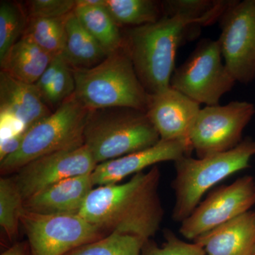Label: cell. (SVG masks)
<instances>
[{"mask_svg":"<svg viewBox=\"0 0 255 255\" xmlns=\"http://www.w3.org/2000/svg\"><path fill=\"white\" fill-rule=\"evenodd\" d=\"M160 177L155 165L123 184L94 188L78 214L110 234L119 233L150 240L163 221Z\"/></svg>","mask_w":255,"mask_h":255,"instance_id":"1","label":"cell"},{"mask_svg":"<svg viewBox=\"0 0 255 255\" xmlns=\"http://www.w3.org/2000/svg\"><path fill=\"white\" fill-rule=\"evenodd\" d=\"M204 26L200 20L164 16L157 22L130 27L125 31L124 46L149 95L170 87L178 48L187 40L196 38Z\"/></svg>","mask_w":255,"mask_h":255,"instance_id":"2","label":"cell"},{"mask_svg":"<svg viewBox=\"0 0 255 255\" xmlns=\"http://www.w3.org/2000/svg\"><path fill=\"white\" fill-rule=\"evenodd\" d=\"M71 70L74 95L87 110L130 108L146 112L150 95L139 80L124 44L95 67Z\"/></svg>","mask_w":255,"mask_h":255,"instance_id":"3","label":"cell"},{"mask_svg":"<svg viewBox=\"0 0 255 255\" xmlns=\"http://www.w3.org/2000/svg\"><path fill=\"white\" fill-rule=\"evenodd\" d=\"M255 155V139L247 137L231 150L194 158L184 155L174 162L176 175L172 187L175 204L172 218L182 223L200 204L204 194L214 186L236 172L251 167Z\"/></svg>","mask_w":255,"mask_h":255,"instance_id":"4","label":"cell"},{"mask_svg":"<svg viewBox=\"0 0 255 255\" xmlns=\"http://www.w3.org/2000/svg\"><path fill=\"white\" fill-rule=\"evenodd\" d=\"M160 140L146 112L130 108L90 111L84 144L97 164L145 150Z\"/></svg>","mask_w":255,"mask_h":255,"instance_id":"5","label":"cell"},{"mask_svg":"<svg viewBox=\"0 0 255 255\" xmlns=\"http://www.w3.org/2000/svg\"><path fill=\"white\" fill-rule=\"evenodd\" d=\"M90 110L75 95L59 105L55 112L26 128L21 147L0 161L2 175L16 172L42 156L84 144V130Z\"/></svg>","mask_w":255,"mask_h":255,"instance_id":"6","label":"cell"},{"mask_svg":"<svg viewBox=\"0 0 255 255\" xmlns=\"http://www.w3.org/2000/svg\"><path fill=\"white\" fill-rule=\"evenodd\" d=\"M219 41L204 38L180 66L175 68L170 86L199 105H219L236 82L223 61Z\"/></svg>","mask_w":255,"mask_h":255,"instance_id":"7","label":"cell"},{"mask_svg":"<svg viewBox=\"0 0 255 255\" xmlns=\"http://www.w3.org/2000/svg\"><path fill=\"white\" fill-rule=\"evenodd\" d=\"M20 224L32 255H65L110 234L79 214H40L23 209Z\"/></svg>","mask_w":255,"mask_h":255,"instance_id":"8","label":"cell"},{"mask_svg":"<svg viewBox=\"0 0 255 255\" xmlns=\"http://www.w3.org/2000/svg\"><path fill=\"white\" fill-rule=\"evenodd\" d=\"M255 114L254 104L239 101L201 109L189 135L198 158L226 152L239 145L243 131Z\"/></svg>","mask_w":255,"mask_h":255,"instance_id":"9","label":"cell"},{"mask_svg":"<svg viewBox=\"0 0 255 255\" xmlns=\"http://www.w3.org/2000/svg\"><path fill=\"white\" fill-rule=\"evenodd\" d=\"M218 41L225 65L236 82L255 80V3L231 1L220 18Z\"/></svg>","mask_w":255,"mask_h":255,"instance_id":"10","label":"cell"},{"mask_svg":"<svg viewBox=\"0 0 255 255\" xmlns=\"http://www.w3.org/2000/svg\"><path fill=\"white\" fill-rule=\"evenodd\" d=\"M255 206V179L246 175L222 186L201 201L192 214L181 223L179 232L189 241L219 227Z\"/></svg>","mask_w":255,"mask_h":255,"instance_id":"11","label":"cell"},{"mask_svg":"<svg viewBox=\"0 0 255 255\" xmlns=\"http://www.w3.org/2000/svg\"><path fill=\"white\" fill-rule=\"evenodd\" d=\"M97 165L88 147L82 144L38 157L13 177L25 200L65 179L92 174Z\"/></svg>","mask_w":255,"mask_h":255,"instance_id":"12","label":"cell"},{"mask_svg":"<svg viewBox=\"0 0 255 255\" xmlns=\"http://www.w3.org/2000/svg\"><path fill=\"white\" fill-rule=\"evenodd\" d=\"M200 105L170 86L150 95L146 114L160 140H179L191 147L189 135Z\"/></svg>","mask_w":255,"mask_h":255,"instance_id":"13","label":"cell"},{"mask_svg":"<svg viewBox=\"0 0 255 255\" xmlns=\"http://www.w3.org/2000/svg\"><path fill=\"white\" fill-rule=\"evenodd\" d=\"M192 148L179 140H160L155 145L119 158L98 164L92 173L94 185L118 184L128 176L143 172L159 162H176L183 156L189 155Z\"/></svg>","mask_w":255,"mask_h":255,"instance_id":"14","label":"cell"},{"mask_svg":"<svg viewBox=\"0 0 255 255\" xmlns=\"http://www.w3.org/2000/svg\"><path fill=\"white\" fill-rule=\"evenodd\" d=\"M94 187L92 174L69 178L23 200V209L40 214H78Z\"/></svg>","mask_w":255,"mask_h":255,"instance_id":"15","label":"cell"},{"mask_svg":"<svg viewBox=\"0 0 255 255\" xmlns=\"http://www.w3.org/2000/svg\"><path fill=\"white\" fill-rule=\"evenodd\" d=\"M0 109L24 126H33L52 114L36 85L16 80L1 70L0 72Z\"/></svg>","mask_w":255,"mask_h":255,"instance_id":"16","label":"cell"},{"mask_svg":"<svg viewBox=\"0 0 255 255\" xmlns=\"http://www.w3.org/2000/svg\"><path fill=\"white\" fill-rule=\"evenodd\" d=\"M206 255H252L255 246V211H249L193 241Z\"/></svg>","mask_w":255,"mask_h":255,"instance_id":"17","label":"cell"},{"mask_svg":"<svg viewBox=\"0 0 255 255\" xmlns=\"http://www.w3.org/2000/svg\"><path fill=\"white\" fill-rule=\"evenodd\" d=\"M105 1L77 0L74 14L109 55L123 46L124 38Z\"/></svg>","mask_w":255,"mask_h":255,"instance_id":"18","label":"cell"},{"mask_svg":"<svg viewBox=\"0 0 255 255\" xmlns=\"http://www.w3.org/2000/svg\"><path fill=\"white\" fill-rule=\"evenodd\" d=\"M54 57L21 37L1 63L3 71L25 83L35 85Z\"/></svg>","mask_w":255,"mask_h":255,"instance_id":"19","label":"cell"},{"mask_svg":"<svg viewBox=\"0 0 255 255\" xmlns=\"http://www.w3.org/2000/svg\"><path fill=\"white\" fill-rule=\"evenodd\" d=\"M66 38L62 55L71 68L95 67L108 56L105 50L82 26L74 11L65 22Z\"/></svg>","mask_w":255,"mask_h":255,"instance_id":"20","label":"cell"},{"mask_svg":"<svg viewBox=\"0 0 255 255\" xmlns=\"http://www.w3.org/2000/svg\"><path fill=\"white\" fill-rule=\"evenodd\" d=\"M105 6L116 22L137 27L164 17L162 1L153 0H105Z\"/></svg>","mask_w":255,"mask_h":255,"instance_id":"21","label":"cell"},{"mask_svg":"<svg viewBox=\"0 0 255 255\" xmlns=\"http://www.w3.org/2000/svg\"><path fill=\"white\" fill-rule=\"evenodd\" d=\"M67 16L56 18H28L22 36L31 40L53 57L61 54L66 38Z\"/></svg>","mask_w":255,"mask_h":255,"instance_id":"22","label":"cell"},{"mask_svg":"<svg viewBox=\"0 0 255 255\" xmlns=\"http://www.w3.org/2000/svg\"><path fill=\"white\" fill-rule=\"evenodd\" d=\"M231 1L166 0L162 1L164 16H182L200 20L206 26L219 20Z\"/></svg>","mask_w":255,"mask_h":255,"instance_id":"23","label":"cell"},{"mask_svg":"<svg viewBox=\"0 0 255 255\" xmlns=\"http://www.w3.org/2000/svg\"><path fill=\"white\" fill-rule=\"evenodd\" d=\"M23 199L14 177L0 179V226L10 241L18 238Z\"/></svg>","mask_w":255,"mask_h":255,"instance_id":"24","label":"cell"},{"mask_svg":"<svg viewBox=\"0 0 255 255\" xmlns=\"http://www.w3.org/2000/svg\"><path fill=\"white\" fill-rule=\"evenodd\" d=\"M145 241L131 235L112 233L65 255H141Z\"/></svg>","mask_w":255,"mask_h":255,"instance_id":"25","label":"cell"},{"mask_svg":"<svg viewBox=\"0 0 255 255\" xmlns=\"http://www.w3.org/2000/svg\"><path fill=\"white\" fill-rule=\"evenodd\" d=\"M28 15L19 5L1 1L0 4V63L18 41L28 23Z\"/></svg>","mask_w":255,"mask_h":255,"instance_id":"26","label":"cell"},{"mask_svg":"<svg viewBox=\"0 0 255 255\" xmlns=\"http://www.w3.org/2000/svg\"><path fill=\"white\" fill-rule=\"evenodd\" d=\"M164 236L165 242L161 247L152 240L146 241L141 255H206L200 245L182 241L169 230L164 231Z\"/></svg>","mask_w":255,"mask_h":255,"instance_id":"27","label":"cell"},{"mask_svg":"<svg viewBox=\"0 0 255 255\" xmlns=\"http://www.w3.org/2000/svg\"><path fill=\"white\" fill-rule=\"evenodd\" d=\"M76 0H32L27 2L28 17H65L76 7Z\"/></svg>","mask_w":255,"mask_h":255,"instance_id":"28","label":"cell"},{"mask_svg":"<svg viewBox=\"0 0 255 255\" xmlns=\"http://www.w3.org/2000/svg\"><path fill=\"white\" fill-rule=\"evenodd\" d=\"M75 90V83L73 72L63 56L59 68L53 79L45 101L50 105H60L73 95Z\"/></svg>","mask_w":255,"mask_h":255,"instance_id":"29","label":"cell"},{"mask_svg":"<svg viewBox=\"0 0 255 255\" xmlns=\"http://www.w3.org/2000/svg\"><path fill=\"white\" fill-rule=\"evenodd\" d=\"M63 59V55L60 54L56 55L53 60H51L48 68L45 70L44 73L41 75V78L38 80L35 85L40 93L41 94L43 98H46L47 94L49 91L50 86L53 83V79H54L58 68H59L60 64Z\"/></svg>","mask_w":255,"mask_h":255,"instance_id":"30","label":"cell"},{"mask_svg":"<svg viewBox=\"0 0 255 255\" xmlns=\"http://www.w3.org/2000/svg\"><path fill=\"white\" fill-rule=\"evenodd\" d=\"M26 130L16 132L14 135L3 139L0 145V161L2 160L5 157L14 153L21 147L23 138H24Z\"/></svg>","mask_w":255,"mask_h":255,"instance_id":"31","label":"cell"},{"mask_svg":"<svg viewBox=\"0 0 255 255\" xmlns=\"http://www.w3.org/2000/svg\"><path fill=\"white\" fill-rule=\"evenodd\" d=\"M1 255H32L28 241L15 243L12 246L3 252Z\"/></svg>","mask_w":255,"mask_h":255,"instance_id":"32","label":"cell"},{"mask_svg":"<svg viewBox=\"0 0 255 255\" xmlns=\"http://www.w3.org/2000/svg\"><path fill=\"white\" fill-rule=\"evenodd\" d=\"M252 255H255V246L254 248V250H253V254Z\"/></svg>","mask_w":255,"mask_h":255,"instance_id":"33","label":"cell"},{"mask_svg":"<svg viewBox=\"0 0 255 255\" xmlns=\"http://www.w3.org/2000/svg\"><path fill=\"white\" fill-rule=\"evenodd\" d=\"M255 3V0H254Z\"/></svg>","mask_w":255,"mask_h":255,"instance_id":"34","label":"cell"}]
</instances>
